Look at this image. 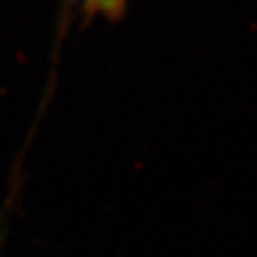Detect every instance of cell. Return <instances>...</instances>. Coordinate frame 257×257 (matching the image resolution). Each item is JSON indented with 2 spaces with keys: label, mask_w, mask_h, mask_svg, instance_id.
Segmentation results:
<instances>
[{
  "label": "cell",
  "mask_w": 257,
  "mask_h": 257,
  "mask_svg": "<svg viewBox=\"0 0 257 257\" xmlns=\"http://www.w3.org/2000/svg\"><path fill=\"white\" fill-rule=\"evenodd\" d=\"M87 4L99 12H110L114 9H120L122 0H87Z\"/></svg>",
  "instance_id": "1"
}]
</instances>
